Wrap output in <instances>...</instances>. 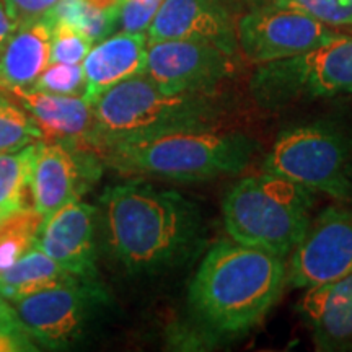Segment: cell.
Returning <instances> with one entry per match:
<instances>
[{
  "label": "cell",
  "instance_id": "obj_1",
  "mask_svg": "<svg viewBox=\"0 0 352 352\" xmlns=\"http://www.w3.org/2000/svg\"><path fill=\"white\" fill-rule=\"evenodd\" d=\"M108 245L132 274H160L191 261L206 241L196 202L176 191L127 182L101 196Z\"/></svg>",
  "mask_w": 352,
  "mask_h": 352
},
{
  "label": "cell",
  "instance_id": "obj_2",
  "mask_svg": "<svg viewBox=\"0 0 352 352\" xmlns=\"http://www.w3.org/2000/svg\"><path fill=\"white\" fill-rule=\"evenodd\" d=\"M285 259L236 241H219L197 267L188 300L197 320L217 334L246 333L279 300Z\"/></svg>",
  "mask_w": 352,
  "mask_h": 352
},
{
  "label": "cell",
  "instance_id": "obj_3",
  "mask_svg": "<svg viewBox=\"0 0 352 352\" xmlns=\"http://www.w3.org/2000/svg\"><path fill=\"white\" fill-rule=\"evenodd\" d=\"M96 153L176 131L214 129L220 109L210 94H165L145 74L109 87L91 101Z\"/></svg>",
  "mask_w": 352,
  "mask_h": 352
},
{
  "label": "cell",
  "instance_id": "obj_4",
  "mask_svg": "<svg viewBox=\"0 0 352 352\" xmlns=\"http://www.w3.org/2000/svg\"><path fill=\"white\" fill-rule=\"evenodd\" d=\"M253 139L241 132L214 129L176 131L138 142L109 147L100 158L127 175L170 182H204L243 171L252 160Z\"/></svg>",
  "mask_w": 352,
  "mask_h": 352
},
{
  "label": "cell",
  "instance_id": "obj_5",
  "mask_svg": "<svg viewBox=\"0 0 352 352\" xmlns=\"http://www.w3.org/2000/svg\"><path fill=\"white\" fill-rule=\"evenodd\" d=\"M310 189L263 171L240 179L222 201V219L230 240L287 258L311 222Z\"/></svg>",
  "mask_w": 352,
  "mask_h": 352
},
{
  "label": "cell",
  "instance_id": "obj_6",
  "mask_svg": "<svg viewBox=\"0 0 352 352\" xmlns=\"http://www.w3.org/2000/svg\"><path fill=\"white\" fill-rule=\"evenodd\" d=\"M263 171L352 204V131L316 121L280 132Z\"/></svg>",
  "mask_w": 352,
  "mask_h": 352
},
{
  "label": "cell",
  "instance_id": "obj_7",
  "mask_svg": "<svg viewBox=\"0 0 352 352\" xmlns=\"http://www.w3.org/2000/svg\"><path fill=\"white\" fill-rule=\"evenodd\" d=\"M250 91L267 109L352 94V33L287 59L258 64Z\"/></svg>",
  "mask_w": 352,
  "mask_h": 352
},
{
  "label": "cell",
  "instance_id": "obj_8",
  "mask_svg": "<svg viewBox=\"0 0 352 352\" xmlns=\"http://www.w3.org/2000/svg\"><path fill=\"white\" fill-rule=\"evenodd\" d=\"M342 33L302 8L276 0L252 8L236 21L239 50L256 65L302 54Z\"/></svg>",
  "mask_w": 352,
  "mask_h": 352
},
{
  "label": "cell",
  "instance_id": "obj_9",
  "mask_svg": "<svg viewBox=\"0 0 352 352\" xmlns=\"http://www.w3.org/2000/svg\"><path fill=\"white\" fill-rule=\"evenodd\" d=\"M101 302L104 292L98 280L72 277L21 298L15 308L34 342L47 349H67L85 331L91 311Z\"/></svg>",
  "mask_w": 352,
  "mask_h": 352
},
{
  "label": "cell",
  "instance_id": "obj_10",
  "mask_svg": "<svg viewBox=\"0 0 352 352\" xmlns=\"http://www.w3.org/2000/svg\"><path fill=\"white\" fill-rule=\"evenodd\" d=\"M352 271V206H329L311 219L302 240L290 253L287 283L310 289Z\"/></svg>",
  "mask_w": 352,
  "mask_h": 352
},
{
  "label": "cell",
  "instance_id": "obj_11",
  "mask_svg": "<svg viewBox=\"0 0 352 352\" xmlns=\"http://www.w3.org/2000/svg\"><path fill=\"white\" fill-rule=\"evenodd\" d=\"M232 57L212 44L189 39L148 41L144 74L165 94H210L230 76Z\"/></svg>",
  "mask_w": 352,
  "mask_h": 352
},
{
  "label": "cell",
  "instance_id": "obj_12",
  "mask_svg": "<svg viewBox=\"0 0 352 352\" xmlns=\"http://www.w3.org/2000/svg\"><path fill=\"white\" fill-rule=\"evenodd\" d=\"M98 158L94 152L39 140L30 176L33 208L47 219L63 206L77 201L87 184L98 176Z\"/></svg>",
  "mask_w": 352,
  "mask_h": 352
},
{
  "label": "cell",
  "instance_id": "obj_13",
  "mask_svg": "<svg viewBox=\"0 0 352 352\" xmlns=\"http://www.w3.org/2000/svg\"><path fill=\"white\" fill-rule=\"evenodd\" d=\"M6 91L33 118L44 142L96 153L94 109L83 96L51 94L38 88H10Z\"/></svg>",
  "mask_w": 352,
  "mask_h": 352
},
{
  "label": "cell",
  "instance_id": "obj_14",
  "mask_svg": "<svg viewBox=\"0 0 352 352\" xmlns=\"http://www.w3.org/2000/svg\"><path fill=\"white\" fill-rule=\"evenodd\" d=\"M148 41L189 39L235 56L236 23L226 0H164L147 30Z\"/></svg>",
  "mask_w": 352,
  "mask_h": 352
},
{
  "label": "cell",
  "instance_id": "obj_15",
  "mask_svg": "<svg viewBox=\"0 0 352 352\" xmlns=\"http://www.w3.org/2000/svg\"><path fill=\"white\" fill-rule=\"evenodd\" d=\"M96 209L72 201L44 220L34 246L74 277L96 283L94 219Z\"/></svg>",
  "mask_w": 352,
  "mask_h": 352
},
{
  "label": "cell",
  "instance_id": "obj_16",
  "mask_svg": "<svg viewBox=\"0 0 352 352\" xmlns=\"http://www.w3.org/2000/svg\"><path fill=\"white\" fill-rule=\"evenodd\" d=\"M297 310L316 351H352V271L331 283L305 289Z\"/></svg>",
  "mask_w": 352,
  "mask_h": 352
},
{
  "label": "cell",
  "instance_id": "obj_17",
  "mask_svg": "<svg viewBox=\"0 0 352 352\" xmlns=\"http://www.w3.org/2000/svg\"><path fill=\"white\" fill-rule=\"evenodd\" d=\"M147 44V33L121 32L91 46L82 63L85 72L83 98L91 103L109 87L144 74Z\"/></svg>",
  "mask_w": 352,
  "mask_h": 352
},
{
  "label": "cell",
  "instance_id": "obj_18",
  "mask_svg": "<svg viewBox=\"0 0 352 352\" xmlns=\"http://www.w3.org/2000/svg\"><path fill=\"white\" fill-rule=\"evenodd\" d=\"M52 21L43 16L16 26L0 51V87L32 88L51 64Z\"/></svg>",
  "mask_w": 352,
  "mask_h": 352
},
{
  "label": "cell",
  "instance_id": "obj_19",
  "mask_svg": "<svg viewBox=\"0 0 352 352\" xmlns=\"http://www.w3.org/2000/svg\"><path fill=\"white\" fill-rule=\"evenodd\" d=\"M72 277L33 245L13 266L0 272V296L8 302H19L39 290L63 284Z\"/></svg>",
  "mask_w": 352,
  "mask_h": 352
},
{
  "label": "cell",
  "instance_id": "obj_20",
  "mask_svg": "<svg viewBox=\"0 0 352 352\" xmlns=\"http://www.w3.org/2000/svg\"><path fill=\"white\" fill-rule=\"evenodd\" d=\"M36 144L0 153V210L6 215L26 208L25 192L30 188Z\"/></svg>",
  "mask_w": 352,
  "mask_h": 352
},
{
  "label": "cell",
  "instance_id": "obj_21",
  "mask_svg": "<svg viewBox=\"0 0 352 352\" xmlns=\"http://www.w3.org/2000/svg\"><path fill=\"white\" fill-rule=\"evenodd\" d=\"M44 220L33 208H23L0 223V272L13 266L36 241Z\"/></svg>",
  "mask_w": 352,
  "mask_h": 352
},
{
  "label": "cell",
  "instance_id": "obj_22",
  "mask_svg": "<svg viewBox=\"0 0 352 352\" xmlns=\"http://www.w3.org/2000/svg\"><path fill=\"white\" fill-rule=\"evenodd\" d=\"M44 16L51 21H65L72 25L94 44L109 36L118 25L116 15L101 12L85 0H59Z\"/></svg>",
  "mask_w": 352,
  "mask_h": 352
},
{
  "label": "cell",
  "instance_id": "obj_23",
  "mask_svg": "<svg viewBox=\"0 0 352 352\" xmlns=\"http://www.w3.org/2000/svg\"><path fill=\"white\" fill-rule=\"evenodd\" d=\"M39 140L41 132L33 118L15 100L0 91V153L20 151Z\"/></svg>",
  "mask_w": 352,
  "mask_h": 352
},
{
  "label": "cell",
  "instance_id": "obj_24",
  "mask_svg": "<svg viewBox=\"0 0 352 352\" xmlns=\"http://www.w3.org/2000/svg\"><path fill=\"white\" fill-rule=\"evenodd\" d=\"M94 43L65 21H52L51 63L82 64Z\"/></svg>",
  "mask_w": 352,
  "mask_h": 352
},
{
  "label": "cell",
  "instance_id": "obj_25",
  "mask_svg": "<svg viewBox=\"0 0 352 352\" xmlns=\"http://www.w3.org/2000/svg\"><path fill=\"white\" fill-rule=\"evenodd\" d=\"M32 88L59 95L83 96L85 94V72H83L82 64L51 63Z\"/></svg>",
  "mask_w": 352,
  "mask_h": 352
},
{
  "label": "cell",
  "instance_id": "obj_26",
  "mask_svg": "<svg viewBox=\"0 0 352 352\" xmlns=\"http://www.w3.org/2000/svg\"><path fill=\"white\" fill-rule=\"evenodd\" d=\"M36 342L21 321L16 308L0 296V352L36 351Z\"/></svg>",
  "mask_w": 352,
  "mask_h": 352
},
{
  "label": "cell",
  "instance_id": "obj_27",
  "mask_svg": "<svg viewBox=\"0 0 352 352\" xmlns=\"http://www.w3.org/2000/svg\"><path fill=\"white\" fill-rule=\"evenodd\" d=\"M289 3L336 28H352V0H276Z\"/></svg>",
  "mask_w": 352,
  "mask_h": 352
},
{
  "label": "cell",
  "instance_id": "obj_28",
  "mask_svg": "<svg viewBox=\"0 0 352 352\" xmlns=\"http://www.w3.org/2000/svg\"><path fill=\"white\" fill-rule=\"evenodd\" d=\"M164 0H122L118 12L121 32L147 33Z\"/></svg>",
  "mask_w": 352,
  "mask_h": 352
},
{
  "label": "cell",
  "instance_id": "obj_29",
  "mask_svg": "<svg viewBox=\"0 0 352 352\" xmlns=\"http://www.w3.org/2000/svg\"><path fill=\"white\" fill-rule=\"evenodd\" d=\"M15 26L43 19L59 0H0Z\"/></svg>",
  "mask_w": 352,
  "mask_h": 352
},
{
  "label": "cell",
  "instance_id": "obj_30",
  "mask_svg": "<svg viewBox=\"0 0 352 352\" xmlns=\"http://www.w3.org/2000/svg\"><path fill=\"white\" fill-rule=\"evenodd\" d=\"M16 26L13 23V20L8 16V13L3 7V3L0 2V51L6 46L7 39L10 38V34L15 32Z\"/></svg>",
  "mask_w": 352,
  "mask_h": 352
},
{
  "label": "cell",
  "instance_id": "obj_31",
  "mask_svg": "<svg viewBox=\"0 0 352 352\" xmlns=\"http://www.w3.org/2000/svg\"><path fill=\"white\" fill-rule=\"evenodd\" d=\"M87 3H90L91 7L98 8V10L104 13H111V15L118 16V12H120V6L122 0H85Z\"/></svg>",
  "mask_w": 352,
  "mask_h": 352
},
{
  "label": "cell",
  "instance_id": "obj_32",
  "mask_svg": "<svg viewBox=\"0 0 352 352\" xmlns=\"http://www.w3.org/2000/svg\"><path fill=\"white\" fill-rule=\"evenodd\" d=\"M6 217H8V215H6V214L2 212V210H0V223L3 222V219H6Z\"/></svg>",
  "mask_w": 352,
  "mask_h": 352
},
{
  "label": "cell",
  "instance_id": "obj_33",
  "mask_svg": "<svg viewBox=\"0 0 352 352\" xmlns=\"http://www.w3.org/2000/svg\"><path fill=\"white\" fill-rule=\"evenodd\" d=\"M0 91H6V90H3V88H2V87H0Z\"/></svg>",
  "mask_w": 352,
  "mask_h": 352
}]
</instances>
